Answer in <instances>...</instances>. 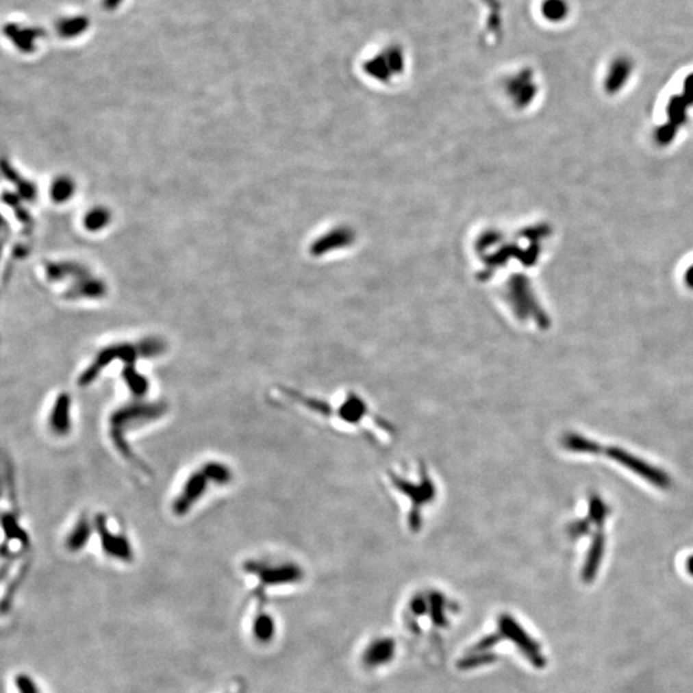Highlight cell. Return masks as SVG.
Segmentation results:
<instances>
[{
  "mask_svg": "<svg viewBox=\"0 0 693 693\" xmlns=\"http://www.w3.org/2000/svg\"><path fill=\"white\" fill-rule=\"evenodd\" d=\"M94 529L101 542L102 552L107 557L123 564L133 562L135 551L130 537L114 524V520L108 514L99 512L94 516Z\"/></svg>",
  "mask_w": 693,
  "mask_h": 693,
  "instance_id": "cell-5",
  "label": "cell"
},
{
  "mask_svg": "<svg viewBox=\"0 0 693 693\" xmlns=\"http://www.w3.org/2000/svg\"><path fill=\"white\" fill-rule=\"evenodd\" d=\"M94 534V518H90L84 512L75 520L71 528L67 531L64 537V547L71 553L81 552L89 544Z\"/></svg>",
  "mask_w": 693,
  "mask_h": 693,
  "instance_id": "cell-10",
  "label": "cell"
},
{
  "mask_svg": "<svg viewBox=\"0 0 693 693\" xmlns=\"http://www.w3.org/2000/svg\"><path fill=\"white\" fill-rule=\"evenodd\" d=\"M386 479L403 506L407 529L418 533L438 501V484L433 473L425 462L415 461L388 470Z\"/></svg>",
  "mask_w": 693,
  "mask_h": 693,
  "instance_id": "cell-2",
  "label": "cell"
},
{
  "mask_svg": "<svg viewBox=\"0 0 693 693\" xmlns=\"http://www.w3.org/2000/svg\"><path fill=\"white\" fill-rule=\"evenodd\" d=\"M687 571L693 575V556L687 561Z\"/></svg>",
  "mask_w": 693,
  "mask_h": 693,
  "instance_id": "cell-22",
  "label": "cell"
},
{
  "mask_svg": "<svg viewBox=\"0 0 693 693\" xmlns=\"http://www.w3.org/2000/svg\"><path fill=\"white\" fill-rule=\"evenodd\" d=\"M16 687L18 693H39L35 682L25 675H21L16 679Z\"/></svg>",
  "mask_w": 693,
  "mask_h": 693,
  "instance_id": "cell-19",
  "label": "cell"
},
{
  "mask_svg": "<svg viewBox=\"0 0 693 693\" xmlns=\"http://www.w3.org/2000/svg\"><path fill=\"white\" fill-rule=\"evenodd\" d=\"M123 380L134 399H145L151 390V381L138 365H127L123 368Z\"/></svg>",
  "mask_w": 693,
  "mask_h": 693,
  "instance_id": "cell-11",
  "label": "cell"
},
{
  "mask_svg": "<svg viewBox=\"0 0 693 693\" xmlns=\"http://www.w3.org/2000/svg\"><path fill=\"white\" fill-rule=\"evenodd\" d=\"M168 414L164 401L133 399L112 410L107 418V436L114 452L131 469L144 477H153V470L142 459L129 440L130 434L157 423Z\"/></svg>",
  "mask_w": 693,
  "mask_h": 693,
  "instance_id": "cell-3",
  "label": "cell"
},
{
  "mask_svg": "<svg viewBox=\"0 0 693 693\" xmlns=\"http://www.w3.org/2000/svg\"><path fill=\"white\" fill-rule=\"evenodd\" d=\"M161 346L155 343H123L104 346L95 353L92 361L82 368L76 377L79 388L92 387V384L102 377L103 373L116 362H121L123 366L138 365L140 360L153 358L160 355Z\"/></svg>",
  "mask_w": 693,
  "mask_h": 693,
  "instance_id": "cell-4",
  "label": "cell"
},
{
  "mask_svg": "<svg viewBox=\"0 0 693 693\" xmlns=\"http://www.w3.org/2000/svg\"><path fill=\"white\" fill-rule=\"evenodd\" d=\"M393 653H394V647H393L392 641H389V640L375 641V643L368 646L366 653H365V660L368 665L375 666V665L384 664L389 659H392Z\"/></svg>",
  "mask_w": 693,
  "mask_h": 693,
  "instance_id": "cell-14",
  "label": "cell"
},
{
  "mask_svg": "<svg viewBox=\"0 0 693 693\" xmlns=\"http://www.w3.org/2000/svg\"><path fill=\"white\" fill-rule=\"evenodd\" d=\"M602 555H603V540L598 538L592 546L587 561L583 568V579L587 583L593 581L596 577L598 566L601 564Z\"/></svg>",
  "mask_w": 693,
  "mask_h": 693,
  "instance_id": "cell-16",
  "label": "cell"
},
{
  "mask_svg": "<svg viewBox=\"0 0 693 693\" xmlns=\"http://www.w3.org/2000/svg\"><path fill=\"white\" fill-rule=\"evenodd\" d=\"M245 572L253 575L258 581V590L264 591L271 587L289 585L301 581L303 572L294 562H271V561L249 560L243 566Z\"/></svg>",
  "mask_w": 693,
  "mask_h": 693,
  "instance_id": "cell-6",
  "label": "cell"
},
{
  "mask_svg": "<svg viewBox=\"0 0 693 693\" xmlns=\"http://www.w3.org/2000/svg\"><path fill=\"white\" fill-rule=\"evenodd\" d=\"M612 455L619 462H622L624 465H628L629 469L634 470L635 473L641 474L642 477H647V479L653 481L655 484H657V486H665L666 484V478H664L659 471L648 469V466L646 468V465L643 462H640L638 459H634L633 456H629L628 453L619 451V449H614Z\"/></svg>",
  "mask_w": 693,
  "mask_h": 693,
  "instance_id": "cell-13",
  "label": "cell"
},
{
  "mask_svg": "<svg viewBox=\"0 0 693 693\" xmlns=\"http://www.w3.org/2000/svg\"><path fill=\"white\" fill-rule=\"evenodd\" d=\"M542 13L547 20H562L566 14V4L562 0H546L542 4Z\"/></svg>",
  "mask_w": 693,
  "mask_h": 693,
  "instance_id": "cell-17",
  "label": "cell"
},
{
  "mask_svg": "<svg viewBox=\"0 0 693 693\" xmlns=\"http://www.w3.org/2000/svg\"><path fill=\"white\" fill-rule=\"evenodd\" d=\"M214 487H227L235 479L234 470L221 459H207L199 465Z\"/></svg>",
  "mask_w": 693,
  "mask_h": 693,
  "instance_id": "cell-12",
  "label": "cell"
},
{
  "mask_svg": "<svg viewBox=\"0 0 693 693\" xmlns=\"http://www.w3.org/2000/svg\"><path fill=\"white\" fill-rule=\"evenodd\" d=\"M211 487H214V484L201 466L192 470L184 478L180 488L171 501L170 507L173 516L184 518L189 515L194 507L203 500Z\"/></svg>",
  "mask_w": 693,
  "mask_h": 693,
  "instance_id": "cell-7",
  "label": "cell"
},
{
  "mask_svg": "<svg viewBox=\"0 0 693 693\" xmlns=\"http://www.w3.org/2000/svg\"><path fill=\"white\" fill-rule=\"evenodd\" d=\"M73 401L66 390L60 392L53 398L47 414V428L51 436L66 438L73 428Z\"/></svg>",
  "mask_w": 693,
  "mask_h": 693,
  "instance_id": "cell-8",
  "label": "cell"
},
{
  "mask_svg": "<svg viewBox=\"0 0 693 693\" xmlns=\"http://www.w3.org/2000/svg\"><path fill=\"white\" fill-rule=\"evenodd\" d=\"M500 627L503 634L506 637H509L511 641L516 643V646L521 650V653L529 659L530 663L537 668H543L546 665V659L540 653V647L538 646V643L533 641L530 638L529 634L525 631H522V628L520 627L515 619L505 615L501 618Z\"/></svg>",
  "mask_w": 693,
  "mask_h": 693,
  "instance_id": "cell-9",
  "label": "cell"
},
{
  "mask_svg": "<svg viewBox=\"0 0 693 693\" xmlns=\"http://www.w3.org/2000/svg\"><path fill=\"white\" fill-rule=\"evenodd\" d=\"M480 1L486 4V8H487L488 12H490V23L493 25V30H494V29H496L494 22L499 20V13H497V10H499V4H497V1H496V0H480Z\"/></svg>",
  "mask_w": 693,
  "mask_h": 693,
  "instance_id": "cell-20",
  "label": "cell"
},
{
  "mask_svg": "<svg viewBox=\"0 0 693 693\" xmlns=\"http://www.w3.org/2000/svg\"><path fill=\"white\" fill-rule=\"evenodd\" d=\"M684 281H685V284H687V286H690V288H692L693 289V265L691 266L687 271H685Z\"/></svg>",
  "mask_w": 693,
  "mask_h": 693,
  "instance_id": "cell-21",
  "label": "cell"
},
{
  "mask_svg": "<svg viewBox=\"0 0 693 693\" xmlns=\"http://www.w3.org/2000/svg\"><path fill=\"white\" fill-rule=\"evenodd\" d=\"M629 73H631V64L628 63V61L619 60V61L614 62L610 72L607 75L606 84H605L606 89L610 92L620 90L622 85L627 81V79L629 77Z\"/></svg>",
  "mask_w": 693,
  "mask_h": 693,
  "instance_id": "cell-15",
  "label": "cell"
},
{
  "mask_svg": "<svg viewBox=\"0 0 693 693\" xmlns=\"http://www.w3.org/2000/svg\"><path fill=\"white\" fill-rule=\"evenodd\" d=\"M253 634L258 640H268L274 634V622L270 616H260L253 624Z\"/></svg>",
  "mask_w": 693,
  "mask_h": 693,
  "instance_id": "cell-18",
  "label": "cell"
},
{
  "mask_svg": "<svg viewBox=\"0 0 693 693\" xmlns=\"http://www.w3.org/2000/svg\"><path fill=\"white\" fill-rule=\"evenodd\" d=\"M286 403L299 407L338 430L358 433L375 443H388L394 437L393 425L371 407L366 398L353 390L321 398L290 387H276Z\"/></svg>",
  "mask_w": 693,
  "mask_h": 693,
  "instance_id": "cell-1",
  "label": "cell"
}]
</instances>
